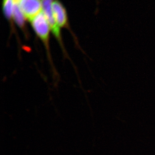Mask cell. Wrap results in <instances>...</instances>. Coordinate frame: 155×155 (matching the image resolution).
<instances>
[{"label": "cell", "instance_id": "2", "mask_svg": "<svg viewBox=\"0 0 155 155\" xmlns=\"http://www.w3.org/2000/svg\"><path fill=\"white\" fill-rule=\"evenodd\" d=\"M18 5L24 17L30 21L42 11L40 0H20Z\"/></svg>", "mask_w": 155, "mask_h": 155}, {"label": "cell", "instance_id": "4", "mask_svg": "<svg viewBox=\"0 0 155 155\" xmlns=\"http://www.w3.org/2000/svg\"><path fill=\"white\" fill-rule=\"evenodd\" d=\"M52 10L54 17L59 27L66 26L67 17L66 10L60 2L55 1L52 3Z\"/></svg>", "mask_w": 155, "mask_h": 155}, {"label": "cell", "instance_id": "7", "mask_svg": "<svg viewBox=\"0 0 155 155\" xmlns=\"http://www.w3.org/2000/svg\"><path fill=\"white\" fill-rule=\"evenodd\" d=\"M19 1L20 0H14V2H15V3H19Z\"/></svg>", "mask_w": 155, "mask_h": 155}, {"label": "cell", "instance_id": "1", "mask_svg": "<svg viewBox=\"0 0 155 155\" xmlns=\"http://www.w3.org/2000/svg\"><path fill=\"white\" fill-rule=\"evenodd\" d=\"M30 21L35 31L39 37L43 41L47 42L51 28L43 11Z\"/></svg>", "mask_w": 155, "mask_h": 155}, {"label": "cell", "instance_id": "3", "mask_svg": "<svg viewBox=\"0 0 155 155\" xmlns=\"http://www.w3.org/2000/svg\"><path fill=\"white\" fill-rule=\"evenodd\" d=\"M53 0H42V11L47 19L50 28L57 38L60 39V27L57 24L52 10Z\"/></svg>", "mask_w": 155, "mask_h": 155}, {"label": "cell", "instance_id": "6", "mask_svg": "<svg viewBox=\"0 0 155 155\" xmlns=\"http://www.w3.org/2000/svg\"><path fill=\"white\" fill-rule=\"evenodd\" d=\"M13 17L14 20L19 26L22 27L24 25L25 17L19 8L18 3H15L13 12Z\"/></svg>", "mask_w": 155, "mask_h": 155}, {"label": "cell", "instance_id": "5", "mask_svg": "<svg viewBox=\"0 0 155 155\" xmlns=\"http://www.w3.org/2000/svg\"><path fill=\"white\" fill-rule=\"evenodd\" d=\"M14 0H3V10L5 16L8 19H11L13 17Z\"/></svg>", "mask_w": 155, "mask_h": 155}]
</instances>
